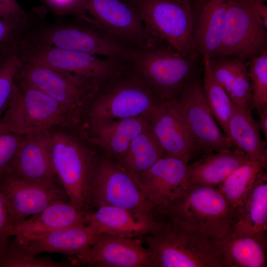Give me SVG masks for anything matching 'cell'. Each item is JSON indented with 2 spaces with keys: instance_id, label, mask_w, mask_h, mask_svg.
Instances as JSON below:
<instances>
[{
  "instance_id": "obj_36",
  "label": "cell",
  "mask_w": 267,
  "mask_h": 267,
  "mask_svg": "<svg viewBox=\"0 0 267 267\" xmlns=\"http://www.w3.org/2000/svg\"><path fill=\"white\" fill-rule=\"evenodd\" d=\"M25 136L0 132V177L11 174Z\"/></svg>"
},
{
  "instance_id": "obj_43",
  "label": "cell",
  "mask_w": 267,
  "mask_h": 267,
  "mask_svg": "<svg viewBox=\"0 0 267 267\" xmlns=\"http://www.w3.org/2000/svg\"></svg>"
},
{
  "instance_id": "obj_12",
  "label": "cell",
  "mask_w": 267,
  "mask_h": 267,
  "mask_svg": "<svg viewBox=\"0 0 267 267\" xmlns=\"http://www.w3.org/2000/svg\"><path fill=\"white\" fill-rule=\"evenodd\" d=\"M15 80L43 91L78 118L81 108L101 86L21 58Z\"/></svg>"
},
{
  "instance_id": "obj_27",
  "label": "cell",
  "mask_w": 267,
  "mask_h": 267,
  "mask_svg": "<svg viewBox=\"0 0 267 267\" xmlns=\"http://www.w3.org/2000/svg\"><path fill=\"white\" fill-rule=\"evenodd\" d=\"M86 212L72 205L68 199L54 202L36 215L16 224L12 236L24 233L52 231L85 224Z\"/></svg>"
},
{
  "instance_id": "obj_7",
  "label": "cell",
  "mask_w": 267,
  "mask_h": 267,
  "mask_svg": "<svg viewBox=\"0 0 267 267\" xmlns=\"http://www.w3.org/2000/svg\"><path fill=\"white\" fill-rule=\"evenodd\" d=\"M111 206L137 215L159 218L147 199L136 177L118 162H97L91 183L90 208Z\"/></svg>"
},
{
  "instance_id": "obj_42",
  "label": "cell",
  "mask_w": 267,
  "mask_h": 267,
  "mask_svg": "<svg viewBox=\"0 0 267 267\" xmlns=\"http://www.w3.org/2000/svg\"><path fill=\"white\" fill-rule=\"evenodd\" d=\"M256 0L261 1L264 2L265 1H267V0Z\"/></svg>"
},
{
  "instance_id": "obj_14",
  "label": "cell",
  "mask_w": 267,
  "mask_h": 267,
  "mask_svg": "<svg viewBox=\"0 0 267 267\" xmlns=\"http://www.w3.org/2000/svg\"><path fill=\"white\" fill-rule=\"evenodd\" d=\"M30 38L63 49L126 62H130L134 50L89 26H51Z\"/></svg>"
},
{
  "instance_id": "obj_32",
  "label": "cell",
  "mask_w": 267,
  "mask_h": 267,
  "mask_svg": "<svg viewBox=\"0 0 267 267\" xmlns=\"http://www.w3.org/2000/svg\"><path fill=\"white\" fill-rule=\"evenodd\" d=\"M202 60V84L207 103L216 121L224 134L229 137L228 123L235 106L226 92L213 76L208 58H204Z\"/></svg>"
},
{
  "instance_id": "obj_33",
  "label": "cell",
  "mask_w": 267,
  "mask_h": 267,
  "mask_svg": "<svg viewBox=\"0 0 267 267\" xmlns=\"http://www.w3.org/2000/svg\"><path fill=\"white\" fill-rule=\"evenodd\" d=\"M70 264L54 261L49 257H28L14 237L0 249V267H65Z\"/></svg>"
},
{
  "instance_id": "obj_25",
  "label": "cell",
  "mask_w": 267,
  "mask_h": 267,
  "mask_svg": "<svg viewBox=\"0 0 267 267\" xmlns=\"http://www.w3.org/2000/svg\"><path fill=\"white\" fill-rule=\"evenodd\" d=\"M215 79L226 92L234 105L251 111L252 90L248 60L238 57L208 58Z\"/></svg>"
},
{
  "instance_id": "obj_4",
  "label": "cell",
  "mask_w": 267,
  "mask_h": 267,
  "mask_svg": "<svg viewBox=\"0 0 267 267\" xmlns=\"http://www.w3.org/2000/svg\"><path fill=\"white\" fill-rule=\"evenodd\" d=\"M200 60L182 55L167 44L134 50L130 64L162 100L176 99L185 85L201 73Z\"/></svg>"
},
{
  "instance_id": "obj_39",
  "label": "cell",
  "mask_w": 267,
  "mask_h": 267,
  "mask_svg": "<svg viewBox=\"0 0 267 267\" xmlns=\"http://www.w3.org/2000/svg\"><path fill=\"white\" fill-rule=\"evenodd\" d=\"M46 3L58 14L81 15L85 0H44Z\"/></svg>"
},
{
  "instance_id": "obj_31",
  "label": "cell",
  "mask_w": 267,
  "mask_h": 267,
  "mask_svg": "<svg viewBox=\"0 0 267 267\" xmlns=\"http://www.w3.org/2000/svg\"><path fill=\"white\" fill-rule=\"evenodd\" d=\"M267 156L249 160L233 171L219 185L218 190L237 210L242 204L259 175L267 166Z\"/></svg>"
},
{
  "instance_id": "obj_11",
  "label": "cell",
  "mask_w": 267,
  "mask_h": 267,
  "mask_svg": "<svg viewBox=\"0 0 267 267\" xmlns=\"http://www.w3.org/2000/svg\"><path fill=\"white\" fill-rule=\"evenodd\" d=\"M201 74L194 76L183 87L175 99L176 106L192 136L197 153L231 149L234 144L222 132L210 110Z\"/></svg>"
},
{
  "instance_id": "obj_37",
  "label": "cell",
  "mask_w": 267,
  "mask_h": 267,
  "mask_svg": "<svg viewBox=\"0 0 267 267\" xmlns=\"http://www.w3.org/2000/svg\"><path fill=\"white\" fill-rule=\"evenodd\" d=\"M0 18L25 27L31 19L16 0H0Z\"/></svg>"
},
{
  "instance_id": "obj_30",
  "label": "cell",
  "mask_w": 267,
  "mask_h": 267,
  "mask_svg": "<svg viewBox=\"0 0 267 267\" xmlns=\"http://www.w3.org/2000/svg\"><path fill=\"white\" fill-rule=\"evenodd\" d=\"M160 143L149 127L131 142L127 152L119 162L130 172L139 175L165 155Z\"/></svg>"
},
{
  "instance_id": "obj_40",
  "label": "cell",
  "mask_w": 267,
  "mask_h": 267,
  "mask_svg": "<svg viewBox=\"0 0 267 267\" xmlns=\"http://www.w3.org/2000/svg\"><path fill=\"white\" fill-rule=\"evenodd\" d=\"M26 27L0 18V45L15 39Z\"/></svg>"
},
{
  "instance_id": "obj_2",
  "label": "cell",
  "mask_w": 267,
  "mask_h": 267,
  "mask_svg": "<svg viewBox=\"0 0 267 267\" xmlns=\"http://www.w3.org/2000/svg\"><path fill=\"white\" fill-rule=\"evenodd\" d=\"M70 127L48 130L53 167L70 203L90 211L91 183L97 162L94 153L68 132Z\"/></svg>"
},
{
  "instance_id": "obj_26",
  "label": "cell",
  "mask_w": 267,
  "mask_h": 267,
  "mask_svg": "<svg viewBox=\"0 0 267 267\" xmlns=\"http://www.w3.org/2000/svg\"><path fill=\"white\" fill-rule=\"evenodd\" d=\"M249 159L241 150L229 149L205 154L199 160L188 164L190 184L215 187L219 185L236 169Z\"/></svg>"
},
{
  "instance_id": "obj_22",
  "label": "cell",
  "mask_w": 267,
  "mask_h": 267,
  "mask_svg": "<svg viewBox=\"0 0 267 267\" xmlns=\"http://www.w3.org/2000/svg\"><path fill=\"white\" fill-rule=\"evenodd\" d=\"M10 175L37 182L58 183L51 158L48 130L25 135Z\"/></svg>"
},
{
  "instance_id": "obj_10",
  "label": "cell",
  "mask_w": 267,
  "mask_h": 267,
  "mask_svg": "<svg viewBox=\"0 0 267 267\" xmlns=\"http://www.w3.org/2000/svg\"><path fill=\"white\" fill-rule=\"evenodd\" d=\"M258 0H230L221 44L213 58L238 57L249 60L267 49V28Z\"/></svg>"
},
{
  "instance_id": "obj_41",
  "label": "cell",
  "mask_w": 267,
  "mask_h": 267,
  "mask_svg": "<svg viewBox=\"0 0 267 267\" xmlns=\"http://www.w3.org/2000/svg\"><path fill=\"white\" fill-rule=\"evenodd\" d=\"M259 122L258 124L260 129L263 133L266 141L267 140V108L264 109L259 114Z\"/></svg>"
},
{
  "instance_id": "obj_35",
  "label": "cell",
  "mask_w": 267,
  "mask_h": 267,
  "mask_svg": "<svg viewBox=\"0 0 267 267\" xmlns=\"http://www.w3.org/2000/svg\"><path fill=\"white\" fill-rule=\"evenodd\" d=\"M20 63V57L17 44L11 51L0 60V119L11 95Z\"/></svg>"
},
{
  "instance_id": "obj_28",
  "label": "cell",
  "mask_w": 267,
  "mask_h": 267,
  "mask_svg": "<svg viewBox=\"0 0 267 267\" xmlns=\"http://www.w3.org/2000/svg\"><path fill=\"white\" fill-rule=\"evenodd\" d=\"M267 229V177L262 172L237 210L230 231L238 236H252Z\"/></svg>"
},
{
  "instance_id": "obj_9",
  "label": "cell",
  "mask_w": 267,
  "mask_h": 267,
  "mask_svg": "<svg viewBox=\"0 0 267 267\" xmlns=\"http://www.w3.org/2000/svg\"><path fill=\"white\" fill-rule=\"evenodd\" d=\"M148 30L182 55L200 60L191 36L192 0H134Z\"/></svg>"
},
{
  "instance_id": "obj_19",
  "label": "cell",
  "mask_w": 267,
  "mask_h": 267,
  "mask_svg": "<svg viewBox=\"0 0 267 267\" xmlns=\"http://www.w3.org/2000/svg\"><path fill=\"white\" fill-rule=\"evenodd\" d=\"M82 264L101 267H155L149 249L137 238L98 235Z\"/></svg>"
},
{
  "instance_id": "obj_23",
  "label": "cell",
  "mask_w": 267,
  "mask_h": 267,
  "mask_svg": "<svg viewBox=\"0 0 267 267\" xmlns=\"http://www.w3.org/2000/svg\"><path fill=\"white\" fill-rule=\"evenodd\" d=\"M214 241L221 267L267 266L266 231L238 236L230 230L222 238Z\"/></svg>"
},
{
  "instance_id": "obj_21",
  "label": "cell",
  "mask_w": 267,
  "mask_h": 267,
  "mask_svg": "<svg viewBox=\"0 0 267 267\" xmlns=\"http://www.w3.org/2000/svg\"><path fill=\"white\" fill-rule=\"evenodd\" d=\"M96 209L86 212L85 221L98 235L135 238L158 232L168 223L161 218L140 216L117 207L102 206Z\"/></svg>"
},
{
  "instance_id": "obj_34",
  "label": "cell",
  "mask_w": 267,
  "mask_h": 267,
  "mask_svg": "<svg viewBox=\"0 0 267 267\" xmlns=\"http://www.w3.org/2000/svg\"><path fill=\"white\" fill-rule=\"evenodd\" d=\"M248 61L252 107L259 114L267 108V49Z\"/></svg>"
},
{
  "instance_id": "obj_6",
  "label": "cell",
  "mask_w": 267,
  "mask_h": 267,
  "mask_svg": "<svg viewBox=\"0 0 267 267\" xmlns=\"http://www.w3.org/2000/svg\"><path fill=\"white\" fill-rule=\"evenodd\" d=\"M144 241L157 267H221L214 239L168 222Z\"/></svg>"
},
{
  "instance_id": "obj_5",
  "label": "cell",
  "mask_w": 267,
  "mask_h": 267,
  "mask_svg": "<svg viewBox=\"0 0 267 267\" xmlns=\"http://www.w3.org/2000/svg\"><path fill=\"white\" fill-rule=\"evenodd\" d=\"M79 17L92 28L134 50L167 44L148 30L134 0H85Z\"/></svg>"
},
{
  "instance_id": "obj_29",
  "label": "cell",
  "mask_w": 267,
  "mask_h": 267,
  "mask_svg": "<svg viewBox=\"0 0 267 267\" xmlns=\"http://www.w3.org/2000/svg\"><path fill=\"white\" fill-rule=\"evenodd\" d=\"M228 128L229 137L234 145L243 151L250 160L267 156V142L261 137L258 124L251 111L235 106Z\"/></svg>"
},
{
  "instance_id": "obj_1",
  "label": "cell",
  "mask_w": 267,
  "mask_h": 267,
  "mask_svg": "<svg viewBox=\"0 0 267 267\" xmlns=\"http://www.w3.org/2000/svg\"><path fill=\"white\" fill-rule=\"evenodd\" d=\"M237 210L215 187L190 184L163 216L169 221L212 239L226 235L234 225Z\"/></svg>"
},
{
  "instance_id": "obj_8",
  "label": "cell",
  "mask_w": 267,
  "mask_h": 267,
  "mask_svg": "<svg viewBox=\"0 0 267 267\" xmlns=\"http://www.w3.org/2000/svg\"><path fill=\"white\" fill-rule=\"evenodd\" d=\"M20 58L101 85L128 62L63 49L31 38L17 44Z\"/></svg>"
},
{
  "instance_id": "obj_20",
  "label": "cell",
  "mask_w": 267,
  "mask_h": 267,
  "mask_svg": "<svg viewBox=\"0 0 267 267\" xmlns=\"http://www.w3.org/2000/svg\"><path fill=\"white\" fill-rule=\"evenodd\" d=\"M230 0L191 1V36L198 57L211 58L219 48Z\"/></svg>"
},
{
  "instance_id": "obj_18",
  "label": "cell",
  "mask_w": 267,
  "mask_h": 267,
  "mask_svg": "<svg viewBox=\"0 0 267 267\" xmlns=\"http://www.w3.org/2000/svg\"><path fill=\"white\" fill-rule=\"evenodd\" d=\"M148 124L166 154L189 162L197 153L192 136L176 106L175 99L160 102L148 116Z\"/></svg>"
},
{
  "instance_id": "obj_38",
  "label": "cell",
  "mask_w": 267,
  "mask_h": 267,
  "mask_svg": "<svg viewBox=\"0 0 267 267\" xmlns=\"http://www.w3.org/2000/svg\"><path fill=\"white\" fill-rule=\"evenodd\" d=\"M14 224L6 200L0 186V249L5 246L12 236Z\"/></svg>"
},
{
  "instance_id": "obj_3",
  "label": "cell",
  "mask_w": 267,
  "mask_h": 267,
  "mask_svg": "<svg viewBox=\"0 0 267 267\" xmlns=\"http://www.w3.org/2000/svg\"><path fill=\"white\" fill-rule=\"evenodd\" d=\"M79 118L40 90L15 80L7 106L0 119V132L21 135L76 126Z\"/></svg>"
},
{
  "instance_id": "obj_17",
  "label": "cell",
  "mask_w": 267,
  "mask_h": 267,
  "mask_svg": "<svg viewBox=\"0 0 267 267\" xmlns=\"http://www.w3.org/2000/svg\"><path fill=\"white\" fill-rule=\"evenodd\" d=\"M98 236L85 224L46 232L20 234L14 237L29 257L44 252L63 254L72 258V265H78L82 264Z\"/></svg>"
},
{
  "instance_id": "obj_13",
  "label": "cell",
  "mask_w": 267,
  "mask_h": 267,
  "mask_svg": "<svg viewBox=\"0 0 267 267\" xmlns=\"http://www.w3.org/2000/svg\"><path fill=\"white\" fill-rule=\"evenodd\" d=\"M158 97L139 76L116 84L93 103L89 122L148 116L160 102Z\"/></svg>"
},
{
  "instance_id": "obj_16",
  "label": "cell",
  "mask_w": 267,
  "mask_h": 267,
  "mask_svg": "<svg viewBox=\"0 0 267 267\" xmlns=\"http://www.w3.org/2000/svg\"><path fill=\"white\" fill-rule=\"evenodd\" d=\"M0 186L14 226L54 202L68 200L65 190L58 183L37 182L7 175L0 177Z\"/></svg>"
},
{
  "instance_id": "obj_24",
  "label": "cell",
  "mask_w": 267,
  "mask_h": 267,
  "mask_svg": "<svg viewBox=\"0 0 267 267\" xmlns=\"http://www.w3.org/2000/svg\"><path fill=\"white\" fill-rule=\"evenodd\" d=\"M148 117L89 122L90 133L89 139L120 162L133 140L147 127Z\"/></svg>"
},
{
  "instance_id": "obj_15",
  "label": "cell",
  "mask_w": 267,
  "mask_h": 267,
  "mask_svg": "<svg viewBox=\"0 0 267 267\" xmlns=\"http://www.w3.org/2000/svg\"><path fill=\"white\" fill-rule=\"evenodd\" d=\"M188 164L181 158L165 154L146 171L135 176L147 199L160 215L163 216L190 185Z\"/></svg>"
}]
</instances>
